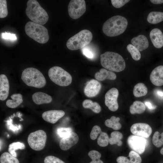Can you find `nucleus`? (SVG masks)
Instances as JSON below:
<instances>
[{"mask_svg": "<svg viewBox=\"0 0 163 163\" xmlns=\"http://www.w3.org/2000/svg\"><path fill=\"white\" fill-rule=\"evenodd\" d=\"M128 21L126 18L120 15L112 17L104 24L102 30L106 36L113 37L123 33L126 30Z\"/></svg>", "mask_w": 163, "mask_h": 163, "instance_id": "nucleus-1", "label": "nucleus"}, {"mask_svg": "<svg viewBox=\"0 0 163 163\" xmlns=\"http://www.w3.org/2000/svg\"><path fill=\"white\" fill-rule=\"evenodd\" d=\"M100 61L103 67L112 72H121L126 67L125 61L122 56L114 52L108 51L101 54Z\"/></svg>", "mask_w": 163, "mask_h": 163, "instance_id": "nucleus-2", "label": "nucleus"}, {"mask_svg": "<svg viewBox=\"0 0 163 163\" xmlns=\"http://www.w3.org/2000/svg\"><path fill=\"white\" fill-rule=\"evenodd\" d=\"M28 17L33 22L43 25L47 21L49 16L46 11L36 0H29L25 10Z\"/></svg>", "mask_w": 163, "mask_h": 163, "instance_id": "nucleus-3", "label": "nucleus"}, {"mask_svg": "<svg viewBox=\"0 0 163 163\" xmlns=\"http://www.w3.org/2000/svg\"><path fill=\"white\" fill-rule=\"evenodd\" d=\"M21 78L27 85L36 88H42L46 83L42 73L38 69L32 67L25 69L22 72Z\"/></svg>", "mask_w": 163, "mask_h": 163, "instance_id": "nucleus-4", "label": "nucleus"}, {"mask_svg": "<svg viewBox=\"0 0 163 163\" xmlns=\"http://www.w3.org/2000/svg\"><path fill=\"white\" fill-rule=\"evenodd\" d=\"M25 30L29 37L39 43H45L49 40L47 29L42 25L29 21L25 24Z\"/></svg>", "mask_w": 163, "mask_h": 163, "instance_id": "nucleus-5", "label": "nucleus"}, {"mask_svg": "<svg viewBox=\"0 0 163 163\" xmlns=\"http://www.w3.org/2000/svg\"><path fill=\"white\" fill-rule=\"evenodd\" d=\"M92 38L90 30H83L69 38L66 43L67 47L72 50L82 49L91 42Z\"/></svg>", "mask_w": 163, "mask_h": 163, "instance_id": "nucleus-6", "label": "nucleus"}, {"mask_svg": "<svg viewBox=\"0 0 163 163\" xmlns=\"http://www.w3.org/2000/svg\"><path fill=\"white\" fill-rule=\"evenodd\" d=\"M48 74L51 80L60 86H68L72 82V78L70 74L59 66L51 68L49 70Z\"/></svg>", "mask_w": 163, "mask_h": 163, "instance_id": "nucleus-7", "label": "nucleus"}, {"mask_svg": "<svg viewBox=\"0 0 163 163\" xmlns=\"http://www.w3.org/2000/svg\"><path fill=\"white\" fill-rule=\"evenodd\" d=\"M46 139V132L42 130H38L29 134L27 138V142L32 149L38 151L44 148Z\"/></svg>", "mask_w": 163, "mask_h": 163, "instance_id": "nucleus-8", "label": "nucleus"}, {"mask_svg": "<svg viewBox=\"0 0 163 163\" xmlns=\"http://www.w3.org/2000/svg\"><path fill=\"white\" fill-rule=\"evenodd\" d=\"M86 10L84 0H72L69 2L68 11L69 16L72 19L79 18L85 13Z\"/></svg>", "mask_w": 163, "mask_h": 163, "instance_id": "nucleus-9", "label": "nucleus"}, {"mask_svg": "<svg viewBox=\"0 0 163 163\" xmlns=\"http://www.w3.org/2000/svg\"><path fill=\"white\" fill-rule=\"evenodd\" d=\"M127 142L133 151L140 154L144 152L148 143V140L145 138L135 135L129 136Z\"/></svg>", "mask_w": 163, "mask_h": 163, "instance_id": "nucleus-10", "label": "nucleus"}, {"mask_svg": "<svg viewBox=\"0 0 163 163\" xmlns=\"http://www.w3.org/2000/svg\"><path fill=\"white\" fill-rule=\"evenodd\" d=\"M119 91L116 88H112L108 90L105 96V104L110 110L117 111L119 107L117 99Z\"/></svg>", "mask_w": 163, "mask_h": 163, "instance_id": "nucleus-11", "label": "nucleus"}, {"mask_svg": "<svg viewBox=\"0 0 163 163\" xmlns=\"http://www.w3.org/2000/svg\"><path fill=\"white\" fill-rule=\"evenodd\" d=\"M130 131L134 135L147 138L151 135L152 130L149 125L145 123H138L131 126Z\"/></svg>", "mask_w": 163, "mask_h": 163, "instance_id": "nucleus-12", "label": "nucleus"}, {"mask_svg": "<svg viewBox=\"0 0 163 163\" xmlns=\"http://www.w3.org/2000/svg\"><path fill=\"white\" fill-rule=\"evenodd\" d=\"M101 85L98 81L92 79L88 81L84 89L85 94L88 97L96 96L101 90Z\"/></svg>", "mask_w": 163, "mask_h": 163, "instance_id": "nucleus-13", "label": "nucleus"}, {"mask_svg": "<svg viewBox=\"0 0 163 163\" xmlns=\"http://www.w3.org/2000/svg\"><path fill=\"white\" fill-rule=\"evenodd\" d=\"M79 140L78 135L72 132L68 136L62 138L60 141L59 145L61 149L64 151L69 149L76 145Z\"/></svg>", "mask_w": 163, "mask_h": 163, "instance_id": "nucleus-14", "label": "nucleus"}, {"mask_svg": "<svg viewBox=\"0 0 163 163\" xmlns=\"http://www.w3.org/2000/svg\"><path fill=\"white\" fill-rule=\"evenodd\" d=\"M65 114L62 110H50L44 112L42 114L43 119L46 121L54 124Z\"/></svg>", "mask_w": 163, "mask_h": 163, "instance_id": "nucleus-15", "label": "nucleus"}, {"mask_svg": "<svg viewBox=\"0 0 163 163\" xmlns=\"http://www.w3.org/2000/svg\"><path fill=\"white\" fill-rule=\"evenodd\" d=\"M150 79L155 85H163V66H158L153 69L150 74Z\"/></svg>", "mask_w": 163, "mask_h": 163, "instance_id": "nucleus-16", "label": "nucleus"}, {"mask_svg": "<svg viewBox=\"0 0 163 163\" xmlns=\"http://www.w3.org/2000/svg\"><path fill=\"white\" fill-rule=\"evenodd\" d=\"M149 36L155 47L160 48L163 46V34L159 29L155 28L151 30Z\"/></svg>", "mask_w": 163, "mask_h": 163, "instance_id": "nucleus-17", "label": "nucleus"}, {"mask_svg": "<svg viewBox=\"0 0 163 163\" xmlns=\"http://www.w3.org/2000/svg\"><path fill=\"white\" fill-rule=\"evenodd\" d=\"M131 43L140 51L146 49L149 46L148 39L143 35H139L133 37L131 40Z\"/></svg>", "mask_w": 163, "mask_h": 163, "instance_id": "nucleus-18", "label": "nucleus"}, {"mask_svg": "<svg viewBox=\"0 0 163 163\" xmlns=\"http://www.w3.org/2000/svg\"><path fill=\"white\" fill-rule=\"evenodd\" d=\"M9 85L8 80L4 74L0 75V100L4 101L9 94Z\"/></svg>", "mask_w": 163, "mask_h": 163, "instance_id": "nucleus-19", "label": "nucleus"}, {"mask_svg": "<svg viewBox=\"0 0 163 163\" xmlns=\"http://www.w3.org/2000/svg\"><path fill=\"white\" fill-rule=\"evenodd\" d=\"M32 98L34 103L38 105L49 104L52 101V97L50 95L41 92L34 93L32 96Z\"/></svg>", "mask_w": 163, "mask_h": 163, "instance_id": "nucleus-20", "label": "nucleus"}, {"mask_svg": "<svg viewBox=\"0 0 163 163\" xmlns=\"http://www.w3.org/2000/svg\"><path fill=\"white\" fill-rule=\"evenodd\" d=\"M94 77L96 79L100 81H104L106 79L113 80L116 79L117 76L112 71L102 68L99 72L95 74Z\"/></svg>", "mask_w": 163, "mask_h": 163, "instance_id": "nucleus-21", "label": "nucleus"}, {"mask_svg": "<svg viewBox=\"0 0 163 163\" xmlns=\"http://www.w3.org/2000/svg\"><path fill=\"white\" fill-rule=\"evenodd\" d=\"M12 100L7 101L6 104L8 107L14 108L17 107L23 101L22 95L20 94H14L11 96Z\"/></svg>", "mask_w": 163, "mask_h": 163, "instance_id": "nucleus-22", "label": "nucleus"}, {"mask_svg": "<svg viewBox=\"0 0 163 163\" xmlns=\"http://www.w3.org/2000/svg\"><path fill=\"white\" fill-rule=\"evenodd\" d=\"M148 22L155 24L163 21V12L160 11H152L149 13L147 18Z\"/></svg>", "mask_w": 163, "mask_h": 163, "instance_id": "nucleus-23", "label": "nucleus"}, {"mask_svg": "<svg viewBox=\"0 0 163 163\" xmlns=\"http://www.w3.org/2000/svg\"><path fill=\"white\" fill-rule=\"evenodd\" d=\"M145 110V104L142 102L138 101H134L130 107L129 111L132 114H141Z\"/></svg>", "mask_w": 163, "mask_h": 163, "instance_id": "nucleus-24", "label": "nucleus"}, {"mask_svg": "<svg viewBox=\"0 0 163 163\" xmlns=\"http://www.w3.org/2000/svg\"><path fill=\"white\" fill-rule=\"evenodd\" d=\"M147 92L148 89L147 87L142 83L136 84L134 86L133 91L134 96L138 97L145 96Z\"/></svg>", "mask_w": 163, "mask_h": 163, "instance_id": "nucleus-25", "label": "nucleus"}, {"mask_svg": "<svg viewBox=\"0 0 163 163\" xmlns=\"http://www.w3.org/2000/svg\"><path fill=\"white\" fill-rule=\"evenodd\" d=\"M83 107L85 108H90L94 112L96 113H100L101 108L100 105L97 102H93L89 99H86L82 103Z\"/></svg>", "mask_w": 163, "mask_h": 163, "instance_id": "nucleus-26", "label": "nucleus"}, {"mask_svg": "<svg viewBox=\"0 0 163 163\" xmlns=\"http://www.w3.org/2000/svg\"><path fill=\"white\" fill-rule=\"evenodd\" d=\"M120 120L119 117H116L113 116L110 119H107L105 120V124L107 126L111 128L114 130H119L122 127L121 124L119 122Z\"/></svg>", "mask_w": 163, "mask_h": 163, "instance_id": "nucleus-27", "label": "nucleus"}, {"mask_svg": "<svg viewBox=\"0 0 163 163\" xmlns=\"http://www.w3.org/2000/svg\"><path fill=\"white\" fill-rule=\"evenodd\" d=\"M123 137V135L121 133L115 131L111 133V137L109 139V142L111 145L117 144L119 146H121L122 145V142L121 139Z\"/></svg>", "mask_w": 163, "mask_h": 163, "instance_id": "nucleus-28", "label": "nucleus"}, {"mask_svg": "<svg viewBox=\"0 0 163 163\" xmlns=\"http://www.w3.org/2000/svg\"><path fill=\"white\" fill-rule=\"evenodd\" d=\"M25 148V146L23 143L18 142H14L9 145L8 151L12 156L16 157L17 154L15 151L18 149H24Z\"/></svg>", "mask_w": 163, "mask_h": 163, "instance_id": "nucleus-29", "label": "nucleus"}, {"mask_svg": "<svg viewBox=\"0 0 163 163\" xmlns=\"http://www.w3.org/2000/svg\"><path fill=\"white\" fill-rule=\"evenodd\" d=\"M0 163H19L18 159L12 156L10 153L5 152L1 155Z\"/></svg>", "mask_w": 163, "mask_h": 163, "instance_id": "nucleus-30", "label": "nucleus"}, {"mask_svg": "<svg viewBox=\"0 0 163 163\" xmlns=\"http://www.w3.org/2000/svg\"><path fill=\"white\" fill-rule=\"evenodd\" d=\"M126 48L134 60L138 61L140 59L141 55L139 51L133 45L129 44L127 45Z\"/></svg>", "mask_w": 163, "mask_h": 163, "instance_id": "nucleus-31", "label": "nucleus"}, {"mask_svg": "<svg viewBox=\"0 0 163 163\" xmlns=\"http://www.w3.org/2000/svg\"><path fill=\"white\" fill-rule=\"evenodd\" d=\"M152 142L157 147L161 146L163 145V132L160 134L158 131L155 132L153 136Z\"/></svg>", "mask_w": 163, "mask_h": 163, "instance_id": "nucleus-32", "label": "nucleus"}, {"mask_svg": "<svg viewBox=\"0 0 163 163\" xmlns=\"http://www.w3.org/2000/svg\"><path fill=\"white\" fill-rule=\"evenodd\" d=\"M109 138L106 133L101 132L97 140V143L98 145L101 147H105L108 145L109 142Z\"/></svg>", "mask_w": 163, "mask_h": 163, "instance_id": "nucleus-33", "label": "nucleus"}, {"mask_svg": "<svg viewBox=\"0 0 163 163\" xmlns=\"http://www.w3.org/2000/svg\"><path fill=\"white\" fill-rule=\"evenodd\" d=\"M88 155L92 159V161L89 163H104L100 159L101 154L98 151L95 150H91L88 152Z\"/></svg>", "mask_w": 163, "mask_h": 163, "instance_id": "nucleus-34", "label": "nucleus"}, {"mask_svg": "<svg viewBox=\"0 0 163 163\" xmlns=\"http://www.w3.org/2000/svg\"><path fill=\"white\" fill-rule=\"evenodd\" d=\"M72 132V129L70 127H59L57 129V134L62 138L68 136Z\"/></svg>", "mask_w": 163, "mask_h": 163, "instance_id": "nucleus-35", "label": "nucleus"}, {"mask_svg": "<svg viewBox=\"0 0 163 163\" xmlns=\"http://www.w3.org/2000/svg\"><path fill=\"white\" fill-rule=\"evenodd\" d=\"M8 11L6 0H0V18H4L7 16Z\"/></svg>", "mask_w": 163, "mask_h": 163, "instance_id": "nucleus-36", "label": "nucleus"}, {"mask_svg": "<svg viewBox=\"0 0 163 163\" xmlns=\"http://www.w3.org/2000/svg\"><path fill=\"white\" fill-rule=\"evenodd\" d=\"M82 52L84 55L90 59H93L95 56V53L91 47L86 46L82 49Z\"/></svg>", "mask_w": 163, "mask_h": 163, "instance_id": "nucleus-37", "label": "nucleus"}, {"mask_svg": "<svg viewBox=\"0 0 163 163\" xmlns=\"http://www.w3.org/2000/svg\"><path fill=\"white\" fill-rule=\"evenodd\" d=\"M130 163H141L142 159L138 153L132 150L130 151L129 154Z\"/></svg>", "mask_w": 163, "mask_h": 163, "instance_id": "nucleus-38", "label": "nucleus"}, {"mask_svg": "<svg viewBox=\"0 0 163 163\" xmlns=\"http://www.w3.org/2000/svg\"><path fill=\"white\" fill-rule=\"evenodd\" d=\"M101 132V129L99 126L97 125L94 126L90 134L91 139L93 140L95 139Z\"/></svg>", "mask_w": 163, "mask_h": 163, "instance_id": "nucleus-39", "label": "nucleus"}, {"mask_svg": "<svg viewBox=\"0 0 163 163\" xmlns=\"http://www.w3.org/2000/svg\"><path fill=\"white\" fill-rule=\"evenodd\" d=\"M44 163H65L59 158L52 155H49L46 157L44 159Z\"/></svg>", "mask_w": 163, "mask_h": 163, "instance_id": "nucleus-40", "label": "nucleus"}, {"mask_svg": "<svg viewBox=\"0 0 163 163\" xmlns=\"http://www.w3.org/2000/svg\"><path fill=\"white\" fill-rule=\"evenodd\" d=\"M113 6L117 8H120L129 1V0H111Z\"/></svg>", "mask_w": 163, "mask_h": 163, "instance_id": "nucleus-41", "label": "nucleus"}, {"mask_svg": "<svg viewBox=\"0 0 163 163\" xmlns=\"http://www.w3.org/2000/svg\"><path fill=\"white\" fill-rule=\"evenodd\" d=\"M1 37L2 39L5 40L14 41L17 40L16 35L14 34H11L6 32L2 33Z\"/></svg>", "mask_w": 163, "mask_h": 163, "instance_id": "nucleus-42", "label": "nucleus"}, {"mask_svg": "<svg viewBox=\"0 0 163 163\" xmlns=\"http://www.w3.org/2000/svg\"><path fill=\"white\" fill-rule=\"evenodd\" d=\"M117 163H130L129 159L123 156L118 157L117 159Z\"/></svg>", "mask_w": 163, "mask_h": 163, "instance_id": "nucleus-43", "label": "nucleus"}, {"mask_svg": "<svg viewBox=\"0 0 163 163\" xmlns=\"http://www.w3.org/2000/svg\"><path fill=\"white\" fill-rule=\"evenodd\" d=\"M145 105L150 110H152L154 109L156 107V106L154 105L151 102L149 101H144Z\"/></svg>", "mask_w": 163, "mask_h": 163, "instance_id": "nucleus-44", "label": "nucleus"}, {"mask_svg": "<svg viewBox=\"0 0 163 163\" xmlns=\"http://www.w3.org/2000/svg\"><path fill=\"white\" fill-rule=\"evenodd\" d=\"M155 94L157 97L161 99H163V91L157 90L155 91Z\"/></svg>", "mask_w": 163, "mask_h": 163, "instance_id": "nucleus-45", "label": "nucleus"}, {"mask_svg": "<svg viewBox=\"0 0 163 163\" xmlns=\"http://www.w3.org/2000/svg\"><path fill=\"white\" fill-rule=\"evenodd\" d=\"M150 1L152 3L155 4H159L163 3V0H150Z\"/></svg>", "mask_w": 163, "mask_h": 163, "instance_id": "nucleus-46", "label": "nucleus"}, {"mask_svg": "<svg viewBox=\"0 0 163 163\" xmlns=\"http://www.w3.org/2000/svg\"><path fill=\"white\" fill-rule=\"evenodd\" d=\"M160 152L161 154L163 155V148L161 150Z\"/></svg>", "mask_w": 163, "mask_h": 163, "instance_id": "nucleus-47", "label": "nucleus"}]
</instances>
